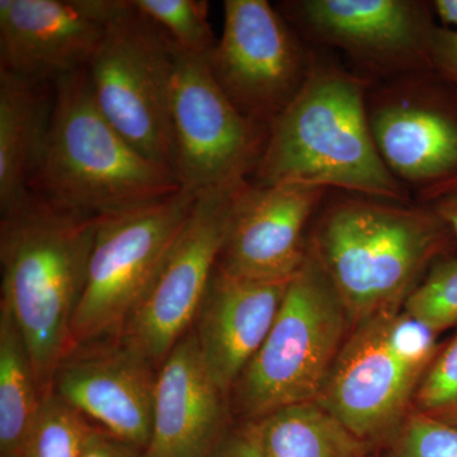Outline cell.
<instances>
[{"mask_svg":"<svg viewBox=\"0 0 457 457\" xmlns=\"http://www.w3.org/2000/svg\"><path fill=\"white\" fill-rule=\"evenodd\" d=\"M371 83L312 53L302 90L270 126L255 185L299 183L414 204L375 145L366 108Z\"/></svg>","mask_w":457,"mask_h":457,"instance_id":"obj_1","label":"cell"},{"mask_svg":"<svg viewBox=\"0 0 457 457\" xmlns=\"http://www.w3.org/2000/svg\"><path fill=\"white\" fill-rule=\"evenodd\" d=\"M308 248L357 324L402 309L432 264L457 245L431 204L351 194L327 204Z\"/></svg>","mask_w":457,"mask_h":457,"instance_id":"obj_2","label":"cell"},{"mask_svg":"<svg viewBox=\"0 0 457 457\" xmlns=\"http://www.w3.org/2000/svg\"><path fill=\"white\" fill-rule=\"evenodd\" d=\"M98 216L32 194L0 220L2 303L17 324L42 392L66 354L84 291Z\"/></svg>","mask_w":457,"mask_h":457,"instance_id":"obj_3","label":"cell"},{"mask_svg":"<svg viewBox=\"0 0 457 457\" xmlns=\"http://www.w3.org/2000/svg\"><path fill=\"white\" fill-rule=\"evenodd\" d=\"M46 143L32 194L73 212H126L180 191L176 174L137 152L99 110L87 68L53 83Z\"/></svg>","mask_w":457,"mask_h":457,"instance_id":"obj_4","label":"cell"},{"mask_svg":"<svg viewBox=\"0 0 457 457\" xmlns=\"http://www.w3.org/2000/svg\"><path fill=\"white\" fill-rule=\"evenodd\" d=\"M309 251V248H308ZM352 319L315 255L288 282L266 341L236 385L246 416L318 402Z\"/></svg>","mask_w":457,"mask_h":457,"instance_id":"obj_5","label":"cell"},{"mask_svg":"<svg viewBox=\"0 0 457 457\" xmlns=\"http://www.w3.org/2000/svg\"><path fill=\"white\" fill-rule=\"evenodd\" d=\"M435 333L404 309L359 321L318 403L356 438L375 437L404 416L437 354Z\"/></svg>","mask_w":457,"mask_h":457,"instance_id":"obj_6","label":"cell"},{"mask_svg":"<svg viewBox=\"0 0 457 457\" xmlns=\"http://www.w3.org/2000/svg\"><path fill=\"white\" fill-rule=\"evenodd\" d=\"M101 112L137 152L173 171L170 38L132 0H117L88 66Z\"/></svg>","mask_w":457,"mask_h":457,"instance_id":"obj_7","label":"cell"},{"mask_svg":"<svg viewBox=\"0 0 457 457\" xmlns=\"http://www.w3.org/2000/svg\"><path fill=\"white\" fill-rule=\"evenodd\" d=\"M197 197L182 188L152 204L98 216L86 286L71 326L73 350L117 339Z\"/></svg>","mask_w":457,"mask_h":457,"instance_id":"obj_8","label":"cell"},{"mask_svg":"<svg viewBox=\"0 0 457 457\" xmlns=\"http://www.w3.org/2000/svg\"><path fill=\"white\" fill-rule=\"evenodd\" d=\"M366 108L378 154L413 203L456 194V84L435 71L378 80Z\"/></svg>","mask_w":457,"mask_h":457,"instance_id":"obj_9","label":"cell"},{"mask_svg":"<svg viewBox=\"0 0 457 457\" xmlns=\"http://www.w3.org/2000/svg\"><path fill=\"white\" fill-rule=\"evenodd\" d=\"M170 47L173 170L180 187L198 195L242 185L257 170L270 128L231 104L207 56L186 53L171 41Z\"/></svg>","mask_w":457,"mask_h":457,"instance_id":"obj_10","label":"cell"},{"mask_svg":"<svg viewBox=\"0 0 457 457\" xmlns=\"http://www.w3.org/2000/svg\"><path fill=\"white\" fill-rule=\"evenodd\" d=\"M245 183L198 194L182 230L117 337L155 368L194 324Z\"/></svg>","mask_w":457,"mask_h":457,"instance_id":"obj_11","label":"cell"},{"mask_svg":"<svg viewBox=\"0 0 457 457\" xmlns=\"http://www.w3.org/2000/svg\"><path fill=\"white\" fill-rule=\"evenodd\" d=\"M207 62L231 104L270 128L308 79L312 51L266 0H227L224 31Z\"/></svg>","mask_w":457,"mask_h":457,"instance_id":"obj_12","label":"cell"},{"mask_svg":"<svg viewBox=\"0 0 457 457\" xmlns=\"http://www.w3.org/2000/svg\"><path fill=\"white\" fill-rule=\"evenodd\" d=\"M278 12L303 37L341 50L372 82L432 71L431 2L294 0Z\"/></svg>","mask_w":457,"mask_h":457,"instance_id":"obj_13","label":"cell"},{"mask_svg":"<svg viewBox=\"0 0 457 457\" xmlns=\"http://www.w3.org/2000/svg\"><path fill=\"white\" fill-rule=\"evenodd\" d=\"M329 189L245 182L237 192L218 266L236 278L290 281L308 258L305 230Z\"/></svg>","mask_w":457,"mask_h":457,"instance_id":"obj_14","label":"cell"},{"mask_svg":"<svg viewBox=\"0 0 457 457\" xmlns=\"http://www.w3.org/2000/svg\"><path fill=\"white\" fill-rule=\"evenodd\" d=\"M117 0H0V69L41 84L87 68Z\"/></svg>","mask_w":457,"mask_h":457,"instance_id":"obj_15","label":"cell"},{"mask_svg":"<svg viewBox=\"0 0 457 457\" xmlns=\"http://www.w3.org/2000/svg\"><path fill=\"white\" fill-rule=\"evenodd\" d=\"M154 368L117 339L92 343L66 354L51 389L98 428L144 453L154 418Z\"/></svg>","mask_w":457,"mask_h":457,"instance_id":"obj_16","label":"cell"},{"mask_svg":"<svg viewBox=\"0 0 457 457\" xmlns=\"http://www.w3.org/2000/svg\"><path fill=\"white\" fill-rule=\"evenodd\" d=\"M204 363L194 330L156 374L152 436L144 457H213L224 435L225 395Z\"/></svg>","mask_w":457,"mask_h":457,"instance_id":"obj_17","label":"cell"},{"mask_svg":"<svg viewBox=\"0 0 457 457\" xmlns=\"http://www.w3.org/2000/svg\"><path fill=\"white\" fill-rule=\"evenodd\" d=\"M290 281L236 278L216 264L192 330L207 369L225 392L236 386L266 341Z\"/></svg>","mask_w":457,"mask_h":457,"instance_id":"obj_18","label":"cell"},{"mask_svg":"<svg viewBox=\"0 0 457 457\" xmlns=\"http://www.w3.org/2000/svg\"><path fill=\"white\" fill-rule=\"evenodd\" d=\"M49 84L0 69V212L32 196V179L49 132L54 95Z\"/></svg>","mask_w":457,"mask_h":457,"instance_id":"obj_19","label":"cell"},{"mask_svg":"<svg viewBox=\"0 0 457 457\" xmlns=\"http://www.w3.org/2000/svg\"><path fill=\"white\" fill-rule=\"evenodd\" d=\"M42 395L25 339L0 305V457H21Z\"/></svg>","mask_w":457,"mask_h":457,"instance_id":"obj_20","label":"cell"},{"mask_svg":"<svg viewBox=\"0 0 457 457\" xmlns=\"http://www.w3.org/2000/svg\"><path fill=\"white\" fill-rule=\"evenodd\" d=\"M254 427L264 457H352L357 440L318 402L278 409Z\"/></svg>","mask_w":457,"mask_h":457,"instance_id":"obj_21","label":"cell"},{"mask_svg":"<svg viewBox=\"0 0 457 457\" xmlns=\"http://www.w3.org/2000/svg\"><path fill=\"white\" fill-rule=\"evenodd\" d=\"M96 427L50 387L42 395L21 457H83Z\"/></svg>","mask_w":457,"mask_h":457,"instance_id":"obj_22","label":"cell"},{"mask_svg":"<svg viewBox=\"0 0 457 457\" xmlns=\"http://www.w3.org/2000/svg\"><path fill=\"white\" fill-rule=\"evenodd\" d=\"M135 8L165 33L174 46L209 56L216 46L204 0H132Z\"/></svg>","mask_w":457,"mask_h":457,"instance_id":"obj_23","label":"cell"},{"mask_svg":"<svg viewBox=\"0 0 457 457\" xmlns=\"http://www.w3.org/2000/svg\"><path fill=\"white\" fill-rule=\"evenodd\" d=\"M403 309L435 335L457 324V258L444 257L431 269Z\"/></svg>","mask_w":457,"mask_h":457,"instance_id":"obj_24","label":"cell"},{"mask_svg":"<svg viewBox=\"0 0 457 457\" xmlns=\"http://www.w3.org/2000/svg\"><path fill=\"white\" fill-rule=\"evenodd\" d=\"M414 400L420 413L457 425V335L438 350Z\"/></svg>","mask_w":457,"mask_h":457,"instance_id":"obj_25","label":"cell"},{"mask_svg":"<svg viewBox=\"0 0 457 457\" xmlns=\"http://www.w3.org/2000/svg\"><path fill=\"white\" fill-rule=\"evenodd\" d=\"M399 457H457V425L420 413L409 418L398 445Z\"/></svg>","mask_w":457,"mask_h":457,"instance_id":"obj_26","label":"cell"},{"mask_svg":"<svg viewBox=\"0 0 457 457\" xmlns=\"http://www.w3.org/2000/svg\"><path fill=\"white\" fill-rule=\"evenodd\" d=\"M429 55L432 71L457 86V31L449 27L436 26Z\"/></svg>","mask_w":457,"mask_h":457,"instance_id":"obj_27","label":"cell"},{"mask_svg":"<svg viewBox=\"0 0 457 457\" xmlns=\"http://www.w3.org/2000/svg\"><path fill=\"white\" fill-rule=\"evenodd\" d=\"M83 457H144V453L96 427Z\"/></svg>","mask_w":457,"mask_h":457,"instance_id":"obj_28","label":"cell"},{"mask_svg":"<svg viewBox=\"0 0 457 457\" xmlns=\"http://www.w3.org/2000/svg\"><path fill=\"white\" fill-rule=\"evenodd\" d=\"M213 457H264L254 425L228 435Z\"/></svg>","mask_w":457,"mask_h":457,"instance_id":"obj_29","label":"cell"},{"mask_svg":"<svg viewBox=\"0 0 457 457\" xmlns=\"http://www.w3.org/2000/svg\"><path fill=\"white\" fill-rule=\"evenodd\" d=\"M431 206L441 216L442 220L449 225L457 245V192L432 204Z\"/></svg>","mask_w":457,"mask_h":457,"instance_id":"obj_30","label":"cell"},{"mask_svg":"<svg viewBox=\"0 0 457 457\" xmlns=\"http://www.w3.org/2000/svg\"><path fill=\"white\" fill-rule=\"evenodd\" d=\"M433 13L441 21V26L457 27V0H435L431 2Z\"/></svg>","mask_w":457,"mask_h":457,"instance_id":"obj_31","label":"cell"}]
</instances>
